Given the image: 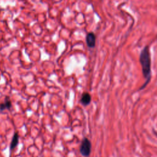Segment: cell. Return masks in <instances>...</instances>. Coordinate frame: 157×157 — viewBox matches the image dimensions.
Returning <instances> with one entry per match:
<instances>
[{"mask_svg":"<svg viewBox=\"0 0 157 157\" xmlns=\"http://www.w3.org/2000/svg\"><path fill=\"white\" fill-rule=\"evenodd\" d=\"M91 100V98L90 94L88 93H84L82 95L80 102L83 105H88L90 104Z\"/></svg>","mask_w":157,"mask_h":157,"instance_id":"obj_4","label":"cell"},{"mask_svg":"<svg viewBox=\"0 0 157 157\" xmlns=\"http://www.w3.org/2000/svg\"><path fill=\"white\" fill-rule=\"evenodd\" d=\"M91 144L90 140L86 137H85L81 143L80 147V152L81 155L83 156L88 157L90 156L91 153Z\"/></svg>","mask_w":157,"mask_h":157,"instance_id":"obj_2","label":"cell"},{"mask_svg":"<svg viewBox=\"0 0 157 157\" xmlns=\"http://www.w3.org/2000/svg\"><path fill=\"white\" fill-rule=\"evenodd\" d=\"M139 62L141 65L143 76L145 79V83L140 88L139 90L144 89L148 83L151 77V54L148 45L145 46L141 50L139 55Z\"/></svg>","mask_w":157,"mask_h":157,"instance_id":"obj_1","label":"cell"},{"mask_svg":"<svg viewBox=\"0 0 157 157\" xmlns=\"http://www.w3.org/2000/svg\"><path fill=\"white\" fill-rule=\"evenodd\" d=\"M86 42L87 45L90 48H94L96 45V36L95 34L92 33H88L86 36Z\"/></svg>","mask_w":157,"mask_h":157,"instance_id":"obj_3","label":"cell"},{"mask_svg":"<svg viewBox=\"0 0 157 157\" xmlns=\"http://www.w3.org/2000/svg\"><path fill=\"white\" fill-rule=\"evenodd\" d=\"M12 106L11 101L9 98H6L4 100V102L0 103V110L2 111L5 109H10Z\"/></svg>","mask_w":157,"mask_h":157,"instance_id":"obj_5","label":"cell"},{"mask_svg":"<svg viewBox=\"0 0 157 157\" xmlns=\"http://www.w3.org/2000/svg\"><path fill=\"white\" fill-rule=\"evenodd\" d=\"M18 140H19V136L17 132H15L12 137L10 145V149L12 150L14 149L18 144Z\"/></svg>","mask_w":157,"mask_h":157,"instance_id":"obj_6","label":"cell"}]
</instances>
